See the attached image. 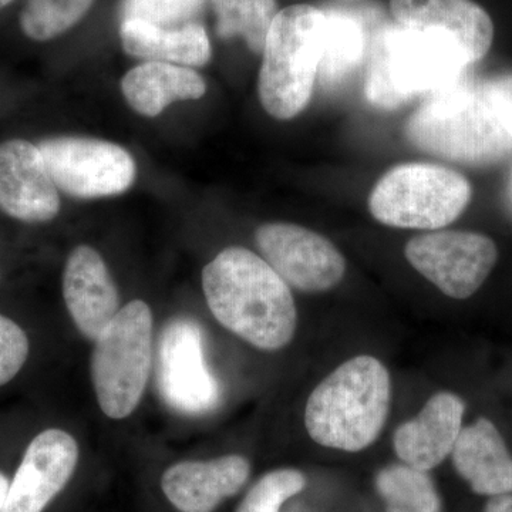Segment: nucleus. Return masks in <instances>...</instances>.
I'll return each instance as SVG.
<instances>
[{"label":"nucleus","mask_w":512,"mask_h":512,"mask_svg":"<svg viewBox=\"0 0 512 512\" xmlns=\"http://www.w3.org/2000/svg\"><path fill=\"white\" fill-rule=\"evenodd\" d=\"M202 289L214 318L262 350L292 342L298 311L289 285L247 248L224 249L202 271Z\"/></svg>","instance_id":"obj_1"},{"label":"nucleus","mask_w":512,"mask_h":512,"mask_svg":"<svg viewBox=\"0 0 512 512\" xmlns=\"http://www.w3.org/2000/svg\"><path fill=\"white\" fill-rule=\"evenodd\" d=\"M471 64L448 33L390 26L370 47L366 96L383 109H396L414 97L429 99L467 82Z\"/></svg>","instance_id":"obj_2"},{"label":"nucleus","mask_w":512,"mask_h":512,"mask_svg":"<svg viewBox=\"0 0 512 512\" xmlns=\"http://www.w3.org/2000/svg\"><path fill=\"white\" fill-rule=\"evenodd\" d=\"M390 399L392 380L386 366L373 356L352 357L309 396L306 430L319 446L359 453L379 439Z\"/></svg>","instance_id":"obj_3"},{"label":"nucleus","mask_w":512,"mask_h":512,"mask_svg":"<svg viewBox=\"0 0 512 512\" xmlns=\"http://www.w3.org/2000/svg\"><path fill=\"white\" fill-rule=\"evenodd\" d=\"M410 143L430 156L490 165L512 153V138L481 86L464 82L429 97L406 124Z\"/></svg>","instance_id":"obj_4"},{"label":"nucleus","mask_w":512,"mask_h":512,"mask_svg":"<svg viewBox=\"0 0 512 512\" xmlns=\"http://www.w3.org/2000/svg\"><path fill=\"white\" fill-rule=\"evenodd\" d=\"M325 12L311 5L279 10L266 37L258 93L266 113L291 120L311 100L322 53Z\"/></svg>","instance_id":"obj_5"},{"label":"nucleus","mask_w":512,"mask_h":512,"mask_svg":"<svg viewBox=\"0 0 512 512\" xmlns=\"http://www.w3.org/2000/svg\"><path fill=\"white\" fill-rule=\"evenodd\" d=\"M153 365V313L143 301L128 302L96 340L92 382L101 412L126 419L137 409Z\"/></svg>","instance_id":"obj_6"},{"label":"nucleus","mask_w":512,"mask_h":512,"mask_svg":"<svg viewBox=\"0 0 512 512\" xmlns=\"http://www.w3.org/2000/svg\"><path fill=\"white\" fill-rule=\"evenodd\" d=\"M463 174L441 165L410 163L380 178L369 198L375 220L389 227L437 231L453 224L471 200Z\"/></svg>","instance_id":"obj_7"},{"label":"nucleus","mask_w":512,"mask_h":512,"mask_svg":"<svg viewBox=\"0 0 512 512\" xmlns=\"http://www.w3.org/2000/svg\"><path fill=\"white\" fill-rule=\"evenodd\" d=\"M37 147L56 187L70 197H113L126 192L136 180L134 158L111 141L55 137L40 141Z\"/></svg>","instance_id":"obj_8"},{"label":"nucleus","mask_w":512,"mask_h":512,"mask_svg":"<svg viewBox=\"0 0 512 512\" xmlns=\"http://www.w3.org/2000/svg\"><path fill=\"white\" fill-rule=\"evenodd\" d=\"M407 261L444 295L468 299L483 286L498 259L495 242L471 231H436L410 239Z\"/></svg>","instance_id":"obj_9"},{"label":"nucleus","mask_w":512,"mask_h":512,"mask_svg":"<svg viewBox=\"0 0 512 512\" xmlns=\"http://www.w3.org/2000/svg\"><path fill=\"white\" fill-rule=\"evenodd\" d=\"M264 259L289 286L318 293L342 281L346 261L339 249L322 235L301 225L271 222L255 232Z\"/></svg>","instance_id":"obj_10"},{"label":"nucleus","mask_w":512,"mask_h":512,"mask_svg":"<svg viewBox=\"0 0 512 512\" xmlns=\"http://www.w3.org/2000/svg\"><path fill=\"white\" fill-rule=\"evenodd\" d=\"M158 384L165 402L188 414L210 412L220 386L205 363L200 326L175 319L165 326L158 348Z\"/></svg>","instance_id":"obj_11"},{"label":"nucleus","mask_w":512,"mask_h":512,"mask_svg":"<svg viewBox=\"0 0 512 512\" xmlns=\"http://www.w3.org/2000/svg\"><path fill=\"white\" fill-rule=\"evenodd\" d=\"M79 463L72 434L49 429L37 434L9 483L2 512H43L62 493Z\"/></svg>","instance_id":"obj_12"},{"label":"nucleus","mask_w":512,"mask_h":512,"mask_svg":"<svg viewBox=\"0 0 512 512\" xmlns=\"http://www.w3.org/2000/svg\"><path fill=\"white\" fill-rule=\"evenodd\" d=\"M0 211L28 224L55 220L60 212L59 188L39 147L22 138L0 144Z\"/></svg>","instance_id":"obj_13"},{"label":"nucleus","mask_w":512,"mask_h":512,"mask_svg":"<svg viewBox=\"0 0 512 512\" xmlns=\"http://www.w3.org/2000/svg\"><path fill=\"white\" fill-rule=\"evenodd\" d=\"M63 298L74 325L96 342L120 311V295L106 262L96 249L80 245L67 258Z\"/></svg>","instance_id":"obj_14"},{"label":"nucleus","mask_w":512,"mask_h":512,"mask_svg":"<svg viewBox=\"0 0 512 512\" xmlns=\"http://www.w3.org/2000/svg\"><path fill=\"white\" fill-rule=\"evenodd\" d=\"M466 404L457 394L440 392L424 404L414 419L393 436V447L403 464L429 473L451 456L463 430Z\"/></svg>","instance_id":"obj_15"},{"label":"nucleus","mask_w":512,"mask_h":512,"mask_svg":"<svg viewBox=\"0 0 512 512\" xmlns=\"http://www.w3.org/2000/svg\"><path fill=\"white\" fill-rule=\"evenodd\" d=\"M247 458L231 454L208 461H183L165 470L161 488L180 512H214L247 483Z\"/></svg>","instance_id":"obj_16"},{"label":"nucleus","mask_w":512,"mask_h":512,"mask_svg":"<svg viewBox=\"0 0 512 512\" xmlns=\"http://www.w3.org/2000/svg\"><path fill=\"white\" fill-rule=\"evenodd\" d=\"M390 10L402 28L453 36L473 64L493 45V20L473 0H390Z\"/></svg>","instance_id":"obj_17"},{"label":"nucleus","mask_w":512,"mask_h":512,"mask_svg":"<svg viewBox=\"0 0 512 512\" xmlns=\"http://www.w3.org/2000/svg\"><path fill=\"white\" fill-rule=\"evenodd\" d=\"M451 458L473 493L490 498L512 494V454L493 421L481 417L463 427Z\"/></svg>","instance_id":"obj_18"},{"label":"nucleus","mask_w":512,"mask_h":512,"mask_svg":"<svg viewBox=\"0 0 512 512\" xmlns=\"http://www.w3.org/2000/svg\"><path fill=\"white\" fill-rule=\"evenodd\" d=\"M120 39L127 55L185 67L210 62L211 43L200 23L158 26L141 20H121Z\"/></svg>","instance_id":"obj_19"},{"label":"nucleus","mask_w":512,"mask_h":512,"mask_svg":"<svg viewBox=\"0 0 512 512\" xmlns=\"http://www.w3.org/2000/svg\"><path fill=\"white\" fill-rule=\"evenodd\" d=\"M121 92L138 114L157 117L175 101L201 99L207 93V84L190 67L146 62L123 77Z\"/></svg>","instance_id":"obj_20"},{"label":"nucleus","mask_w":512,"mask_h":512,"mask_svg":"<svg viewBox=\"0 0 512 512\" xmlns=\"http://www.w3.org/2000/svg\"><path fill=\"white\" fill-rule=\"evenodd\" d=\"M319 76L323 83H339L362 63L366 33L362 23L340 12L326 13Z\"/></svg>","instance_id":"obj_21"},{"label":"nucleus","mask_w":512,"mask_h":512,"mask_svg":"<svg viewBox=\"0 0 512 512\" xmlns=\"http://www.w3.org/2000/svg\"><path fill=\"white\" fill-rule=\"evenodd\" d=\"M376 490L386 504L384 512H441V498L427 471L393 464L377 473Z\"/></svg>","instance_id":"obj_22"},{"label":"nucleus","mask_w":512,"mask_h":512,"mask_svg":"<svg viewBox=\"0 0 512 512\" xmlns=\"http://www.w3.org/2000/svg\"><path fill=\"white\" fill-rule=\"evenodd\" d=\"M222 39L244 37L256 55L264 52L266 37L276 15V0H211Z\"/></svg>","instance_id":"obj_23"},{"label":"nucleus","mask_w":512,"mask_h":512,"mask_svg":"<svg viewBox=\"0 0 512 512\" xmlns=\"http://www.w3.org/2000/svg\"><path fill=\"white\" fill-rule=\"evenodd\" d=\"M94 0H28L20 13V29L35 42L62 36L84 18Z\"/></svg>","instance_id":"obj_24"},{"label":"nucleus","mask_w":512,"mask_h":512,"mask_svg":"<svg viewBox=\"0 0 512 512\" xmlns=\"http://www.w3.org/2000/svg\"><path fill=\"white\" fill-rule=\"evenodd\" d=\"M305 487L306 477L295 468L269 471L252 485L237 512H281L282 505Z\"/></svg>","instance_id":"obj_25"},{"label":"nucleus","mask_w":512,"mask_h":512,"mask_svg":"<svg viewBox=\"0 0 512 512\" xmlns=\"http://www.w3.org/2000/svg\"><path fill=\"white\" fill-rule=\"evenodd\" d=\"M205 0H123V20H141L158 26L191 23Z\"/></svg>","instance_id":"obj_26"},{"label":"nucleus","mask_w":512,"mask_h":512,"mask_svg":"<svg viewBox=\"0 0 512 512\" xmlns=\"http://www.w3.org/2000/svg\"><path fill=\"white\" fill-rule=\"evenodd\" d=\"M25 330L12 319L0 315V386L18 376L29 357Z\"/></svg>","instance_id":"obj_27"},{"label":"nucleus","mask_w":512,"mask_h":512,"mask_svg":"<svg viewBox=\"0 0 512 512\" xmlns=\"http://www.w3.org/2000/svg\"><path fill=\"white\" fill-rule=\"evenodd\" d=\"M481 89L493 107L495 116L512 138V73L487 80L481 84Z\"/></svg>","instance_id":"obj_28"},{"label":"nucleus","mask_w":512,"mask_h":512,"mask_svg":"<svg viewBox=\"0 0 512 512\" xmlns=\"http://www.w3.org/2000/svg\"><path fill=\"white\" fill-rule=\"evenodd\" d=\"M483 512H512V494L491 497Z\"/></svg>","instance_id":"obj_29"},{"label":"nucleus","mask_w":512,"mask_h":512,"mask_svg":"<svg viewBox=\"0 0 512 512\" xmlns=\"http://www.w3.org/2000/svg\"><path fill=\"white\" fill-rule=\"evenodd\" d=\"M9 483L10 481L8 480V477L0 471V512H2L3 505H5L6 495H8L9 490Z\"/></svg>","instance_id":"obj_30"},{"label":"nucleus","mask_w":512,"mask_h":512,"mask_svg":"<svg viewBox=\"0 0 512 512\" xmlns=\"http://www.w3.org/2000/svg\"><path fill=\"white\" fill-rule=\"evenodd\" d=\"M15 2V0H0V10L5 9L6 6H9L10 3Z\"/></svg>","instance_id":"obj_31"}]
</instances>
